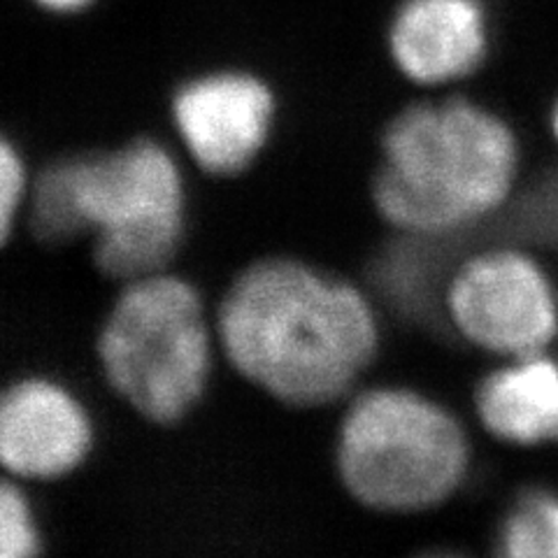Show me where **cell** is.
Listing matches in <instances>:
<instances>
[{"mask_svg":"<svg viewBox=\"0 0 558 558\" xmlns=\"http://www.w3.org/2000/svg\"><path fill=\"white\" fill-rule=\"evenodd\" d=\"M215 324L235 373L289 408L338 403L379 342L373 305L354 284L289 256L244 268L221 295Z\"/></svg>","mask_w":558,"mask_h":558,"instance_id":"6da1fadb","label":"cell"},{"mask_svg":"<svg viewBox=\"0 0 558 558\" xmlns=\"http://www.w3.org/2000/svg\"><path fill=\"white\" fill-rule=\"evenodd\" d=\"M389 49L400 73L416 84L473 75L488 49L482 0H403L391 20Z\"/></svg>","mask_w":558,"mask_h":558,"instance_id":"9c48e42d","label":"cell"},{"mask_svg":"<svg viewBox=\"0 0 558 558\" xmlns=\"http://www.w3.org/2000/svg\"><path fill=\"white\" fill-rule=\"evenodd\" d=\"M275 110V94L264 80L244 70H217L180 86L172 124L203 172L235 178L266 149Z\"/></svg>","mask_w":558,"mask_h":558,"instance_id":"52a82bcc","label":"cell"},{"mask_svg":"<svg viewBox=\"0 0 558 558\" xmlns=\"http://www.w3.org/2000/svg\"><path fill=\"white\" fill-rule=\"evenodd\" d=\"M26 223L40 242L92 238L96 268L133 282L168 270L186 233V186L154 137L68 154L33 178Z\"/></svg>","mask_w":558,"mask_h":558,"instance_id":"7a4b0ae2","label":"cell"},{"mask_svg":"<svg viewBox=\"0 0 558 558\" xmlns=\"http://www.w3.org/2000/svg\"><path fill=\"white\" fill-rule=\"evenodd\" d=\"M477 414L496 438L514 445L558 440V365L521 356L482 381Z\"/></svg>","mask_w":558,"mask_h":558,"instance_id":"30bf717a","label":"cell"},{"mask_svg":"<svg viewBox=\"0 0 558 558\" xmlns=\"http://www.w3.org/2000/svg\"><path fill=\"white\" fill-rule=\"evenodd\" d=\"M94 422L82 400L49 377H22L0 391V465L16 480H61L86 461Z\"/></svg>","mask_w":558,"mask_h":558,"instance_id":"ba28073f","label":"cell"},{"mask_svg":"<svg viewBox=\"0 0 558 558\" xmlns=\"http://www.w3.org/2000/svg\"><path fill=\"white\" fill-rule=\"evenodd\" d=\"M40 8L49 12H59V14H73L84 10L86 5H92V0H35Z\"/></svg>","mask_w":558,"mask_h":558,"instance_id":"5bb4252c","label":"cell"},{"mask_svg":"<svg viewBox=\"0 0 558 558\" xmlns=\"http://www.w3.org/2000/svg\"><path fill=\"white\" fill-rule=\"evenodd\" d=\"M217 347L215 314L201 291L163 270L124 284L96 352L112 391L147 422L170 426L198 408Z\"/></svg>","mask_w":558,"mask_h":558,"instance_id":"277c9868","label":"cell"},{"mask_svg":"<svg viewBox=\"0 0 558 558\" xmlns=\"http://www.w3.org/2000/svg\"><path fill=\"white\" fill-rule=\"evenodd\" d=\"M554 131L558 135V105H556V112H554Z\"/></svg>","mask_w":558,"mask_h":558,"instance_id":"9a60e30c","label":"cell"},{"mask_svg":"<svg viewBox=\"0 0 558 558\" xmlns=\"http://www.w3.org/2000/svg\"><path fill=\"white\" fill-rule=\"evenodd\" d=\"M338 475L377 512H422L447 500L468 468L461 424L408 389H375L347 408L338 433Z\"/></svg>","mask_w":558,"mask_h":558,"instance_id":"5b68a950","label":"cell"},{"mask_svg":"<svg viewBox=\"0 0 558 558\" xmlns=\"http://www.w3.org/2000/svg\"><path fill=\"white\" fill-rule=\"evenodd\" d=\"M502 551L514 558H558V498H523L502 529Z\"/></svg>","mask_w":558,"mask_h":558,"instance_id":"8fae6325","label":"cell"},{"mask_svg":"<svg viewBox=\"0 0 558 558\" xmlns=\"http://www.w3.org/2000/svg\"><path fill=\"white\" fill-rule=\"evenodd\" d=\"M31 184L22 151L0 133V247H5L16 223L26 217Z\"/></svg>","mask_w":558,"mask_h":558,"instance_id":"4fadbf2b","label":"cell"},{"mask_svg":"<svg viewBox=\"0 0 558 558\" xmlns=\"http://www.w3.org/2000/svg\"><path fill=\"white\" fill-rule=\"evenodd\" d=\"M447 305L470 342L505 356L539 354L558 330L549 279L519 252H488L470 260L453 277Z\"/></svg>","mask_w":558,"mask_h":558,"instance_id":"8992f818","label":"cell"},{"mask_svg":"<svg viewBox=\"0 0 558 558\" xmlns=\"http://www.w3.org/2000/svg\"><path fill=\"white\" fill-rule=\"evenodd\" d=\"M43 549V535L31 500L8 480H0V558H28Z\"/></svg>","mask_w":558,"mask_h":558,"instance_id":"7c38bea8","label":"cell"},{"mask_svg":"<svg viewBox=\"0 0 558 558\" xmlns=\"http://www.w3.org/2000/svg\"><path fill=\"white\" fill-rule=\"evenodd\" d=\"M517 143L502 121L453 98L400 112L381 137L373 182L379 215L410 235H440L510 194Z\"/></svg>","mask_w":558,"mask_h":558,"instance_id":"3957f363","label":"cell"}]
</instances>
